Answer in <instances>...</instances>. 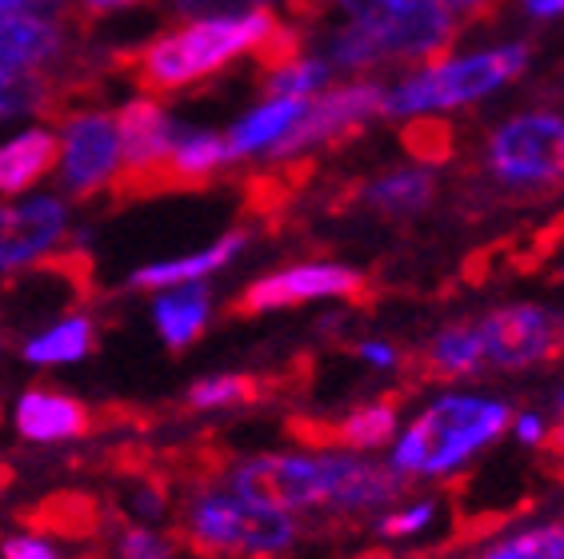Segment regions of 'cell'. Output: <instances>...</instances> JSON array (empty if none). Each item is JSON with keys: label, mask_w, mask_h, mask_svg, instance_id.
<instances>
[{"label": "cell", "mask_w": 564, "mask_h": 559, "mask_svg": "<svg viewBox=\"0 0 564 559\" xmlns=\"http://www.w3.org/2000/svg\"><path fill=\"white\" fill-rule=\"evenodd\" d=\"M532 65V44L524 36L445 53L429 65L409 68L380 92V117L384 120H445L460 108L497 97L500 88L517 85Z\"/></svg>", "instance_id": "cell-3"}, {"label": "cell", "mask_w": 564, "mask_h": 559, "mask_svg": "<svg viewBox=\"0 0 564 559\" xmlns=\"http://www.w3.org/2000/svg\"><path fill=\"white\" fill-rule=\"evenodd\" d=\"M556 412H561V419H564V387L556 392Z\"/></svg>", "instance_id": "cell-40"}, {"label": "cell", "mask_w": 564, "mask_h": 559, "mask_svg": "<svg viewBox=\"0 0 564 559\" xmlns=\"http://www.w3.org/2000/svg\"><path fill=\"white\" fill-rule=\"evenodd\" d=\"M509 399L489 396V392H441L409 419V428L397 431L389 468L409 484L448 480L480 452H489L509 431Z\"/></svg>", "instance_id": "cell-4"}, {"label": "cell", "mask_w": 564, "mask_h": 559, "mask_svg": "<svg viewBox=\"0 0 564 559\" xmlns=\"http://www.w3.org/2000/svg\"><path fill=\"white\" fill-rule=\"evenodd\" d=\"M509 431L524 448H544V436H549V424H544L541 412H521V416H512Z\"/></svg>", "instance_id": "cell-35"}, {"label": "cell", "mask_w": 564, "mask_h": 559, "mask_svg": "<svg viewBox=\"0 0 564 559\" xmlns=\"http://www.w3.org/2000/svg\"><path fill=\"white\" fill-rule=\"evenodd\" d=\"M65 193L73 200H93L100 188H109L112 173L120 164V140H117V117L85 108L65 120Z\"/></svg>", "instance_id": "cell-12"}, {"label": "cell", "mask_w": 564, "mask_h": 559, "mask_svg": "<svg viewBox=\"0 0 564 559\" xmlns=\"http://www.w3.org/2000/svg\"><path fill=\"white\" fill-rule=\"evenodd\" d=\"M561 272H564V268H561Z\"/></svg>", "instance_id": "cell-42"}, {"label": "cell", "mask_w": 564, "mask_h": 559, "mask_svg": "<svg viewBox=\"0 0 564 559\" xmlns=\"http://www.w3.org/2000/svg\"><path fill=\"white\" fill-rule=\"evenodd\" d=\"M489 372H529L564 355V313L536 300L500 304L477 320Z\"/></svg>", "instance_id": "cell-10"}, {"label": "cell", "mask_w": 564, "mask_h": 559, "mask_svg": "<svg viewBox=\"0 0 564 559\" xmlns=\"http://www.w3.org/2000/svg\"><path fill=\"white\" fill-rule=\"evenodd\" d=\"M93 348H97V324L88 316H68L65 324L48 328L44 336H33L24 344V360H33V364H73V360H85Z\"/></svg>", "instance_id": "cell-25"}, {"label": "cell", "mask_w": 564, "mask_h": 559, "mask_svg": "<svg viewBox=\"0 0 564 559\" xmlns=\"http://www.w3.org/2000/svg\"><path fill=\"white\" fill-rule=\"evenodd\" d=\"M65 205L56 196L29 205H0V272L24 268L65 237Z\"/></svg>", "instance_id": "cell-14"}, {"label": "cell", "mask_w": 564, "mask_h": 559, "mask_svg": "<svg viewBox=\"0 0 564 559\" xmlns=\"http://www.w3.org/2000/svg\"><path fill=\"white\" fill-rule=\"evenodd\" d=\"M441 180L429 164H401V168H384L369 176L365 184L352 188V205L369 208L384 220H409L436 205Z\"/></svg>", "instance_id": "cell-15"}, {"label": "cell", "mask_w": 564, "mask_h": 559, "mask_svg": "<svg viewBox=\"0 0 564 559\" xmlns=\"http://www.w3.org/2000/svg\"><path fill=\"white\" fill-rule=\"evenodd\" d=\"M56 164H61V140L53 132H21L17 140L0 144V196L29 193L33 184L56 173Z\"/></svg>", "instance_id": "cell-20"}, {"label": "cell", "mask_w": 564, "mask_h": 559, "mask_svg": "<svg viewBox=\"0 0 564 559\" xmlns=\"http://www.w3.org/2000/svg\"><path fill=\"white\" fill-rule=\"evenodd\" d=\"M173 539L196 559H281L301 539L296 516L205 484L188 495Z\"/></svg>", "instance_id": "cell-5"}, {"label": "cell", "mask_w": 564, "mask_h": 559, "mask_svg": "<svg viewBox=\"0 0 564 559\" xmlns=\"http://www.w3.org/2000/svg\"><path fill=\"white\" fill-rule=\"evenodd\" d=\"M232 161L228 140L217 132H176L173 149L144 168H117L109 180L112 208H129L173 193H205Z\"/></svg>", "instance_id": "cell-8"}, {"label": "cell", "mask_w": 564, "mask_h": 559, "mask_svg": "<svg viewBox=\"0 0 564 559\" xmlns=\"http://www.w3.org/2000/svg\"><path fill=\"white\" fill-rule=\"evenodd\" d=\"M269 380L249 376V372H225V376H208L185 392L188 412H220V408H249L269 396Z\"/></svg>", "instance_id": "cell-24"}, {"label": "cell", "mask_w": 564, "mask_h": 559, "mask_svg": "<svg viewBox=\"0 0 564 559\" xmlns=\"http://www.w3.org/2000/svg\"><path fill=\"white\" fill-rule=\"evenodd\" d=\"M117 117V140H120V164L117 168H144V164H156L164 152L173 149L176 124L169 120L156 100L137 97L129 105L112 112Z\"/></svg>", "instance_id": "cell-18"}, {"label": "cell", "mask_w": 564, "mask_h": 559, "mask_svg": "<svg viewBox=\"0 0 564 559\" xmlns=\"http://www.w3.org/2000/svg\"><path fill=\"white\" fill-rule=\"evenodd\" d=\"M404 144H409L413 156H421V164L433 168V161L448 156V124H441V120H409Z\"/></svg>", "instance_id": "cell-30"}, {"label": "cell", "mask_w": 564, "mask_h": 559, "mask_svg": "<svg viewBox=\"0 0 564 559\" xmlns=\"http://www.w3.org/2000/svg\"><path fill=\"white\" fill-rule=\"evenodd\" d=\"M380 92L384 85L372 76H357V80H337L325 92L308 97L301 120L284 132V140L269 152L272 164L284 161H308L321 149H337L357 132H365L372 117H380Z\"/></svg>", "instance_id": "cell-9"}, {"label": "cell", "mask_w": 564, "mask_h": 559, "mask_svg": "<svg viewBox=\"0 0 564 559\" xmlns=\"http://www.w3.org/2000/svg\"><path fill=\"white\" fill-rule=\"evenodd\" d=\"M304 105L301 97H269L264 105H257L249 117H240L228 132V149H232V161H249V156H261L272 152L284 140V132L301 120Z\"/></svg>", "instance_id": "cell-21"}, {"label": "cell", "mask_w": 564, "mask_h": 559, "mask_svg": "<svg viewBox=\"0 0 564 559\" xmlns=\"http://www.w3.org/2000/svg\"><path fill=\"white\" fill-rule=\"evenodd\" d=\"M340 12V24H352L377 44L384 68L429 65L453 53L460 24L436 0H325Z\"/></svg>", "instance_id": "cell-7"}, {"label": "cell", "mask_w": 564, "mask_h": 559, "mask_svg": "<svg viewBox=\"0 0 564 559\" xmlns=\"http://www.w3.org/2000/svg\"><path fill=\"white\" fill-rule=\"evenodd\" d=\"M436 4H441V9L460 24V21H489L505 0H436Z\"/></svg>", "instance_id": "cell-34"}, {"label": "cell", "mask_w": 564, "mask_h": 559, "mask_svg": "<svg viewBox=\"0 0 564 559\" xmlns=\"http://www.w3.org/2000/svg\"><path fill=\"white\" fill-rule=\"evenodd\" d=\"M225 487L276 512L369 516L401 504L409 480L357 452H264L225 468Z\"/></svg>", "instance_id": "cell-1"}, {"label": "cell", "mask_w": 564, "mask_h": 559, "mask_svg": "<svg viewBox=\"0 0 564 559\" xmlns=\"http://www.w3.org/2000/svg\"><path fill=\"white\" fill-rule=\"evenodd\" d=\"M436 519V500H416V504L392 507L384 516H377V536L384 539H413L429 531Z\"/></svg>", "instance_id": "cell-29"}, {"label": "cell", "mask_w": 564, "mask_h": 559, "mask_svg": "<svg viewBox=\"0 0 564 559\" xmlns=\"http://www.w3.org/2000/svg\"><path fill=\"white\" fill-rule=\"evenodd\" d=\"M308 300H369V280L348 264L333 260H313V264H289L269 276L252 280L228 300V316L252 320V316H269L281 308H296Z\"/></svg>", "instance_id": "cell-11"}, {"label": "cell", "mask_w": 564, "mask_h": 559, "mask_svg": "<svg viewBox=\"0 0 564 559\" xmlns=\"http://www.w3.org/2000/svg\"><path fill=\"white\" fill-rule=\"evenodd\" d=\"M169 551H173V539L156 536L149 527L129 524L120 531V548H117L120 559H164Z\"/></svg>", "instance_id": "cell-31"}, {"label": "cell", "mask_w": 564, "mask_h": 559, "mask_svg": "<svg viewBox=\"0 0 564 559\" xmlns=\"http://www.w3.org/2000/svg\"><path fill=\"white\" fill-rule=\"evenodd\" d=\"M24 0H0V17H9V12H21Z\"/></svg>", "instance_id": "cell-38"}, {"label": "cell", "mask_w": 564, "mask_h": 559, "mask_svg": "<svg viewBox=\"0 0 564 559\" xmlns=\"http://www.w3.org/2000/svg\"><path fill=\"white\" fill-rule=\"evenodd\" d=\"M21 527L41 539H97L105 531V504L88 492H53L17 512Z\"/></svg>", "instance_id": "cell-17"}, {"label": "cell", "mask_w": 564, "mask_h": 559, "mask_svg": "<svg viewBox=\"0 0 564 559\" xmlns=\"http://www.w3.org/2000/svg\"><path fill=\"white\" fill-rule=\"evenodd\" d=\"M544 452L564 463V419L556 424V428H549V436H544Z\"/></svg>", "instance_id": "cell-37"}, {"label": "cell", "mask_w": 564, "mask_h": 559, "mask_svg": "<svg viewBox=\"0 0 564 559\" xmlns=\"http://www.w3.org/2000/svg\"><path fill=\"white\" fill-rule=\"evenodd\" d=\"M416 364H421L424 380H473L489 372L477 324L473 320H453V324H445V328H436V332L424 340Z\"/></svg>", "instance_id": "cell-19"}, {"label": "cell", "mask_w": 564, "mask_h": 559, "mask_svg": "<svg viewBox=\"0 0 564 559\" xmlns=\"http://www.w3.org/2000/svg\"><path fill=\"white\" fill-rule=\"evenodd\" d=\"M276 4H293V0H173V12L185 24L193 21H228V17H245V12H272Z\"/></svg>", "instance_id": "cell-28"}, {"label": "cell", "mask_w": 564, "mask_h": 559, "mask_svg": "<svg viewBox=\"0 0 564 559\" xmlns=\"http://www.w3.org/2000/svg\"><path fill=\"white\" fill-rule=\"evenodd\" d=\"M521 9L532 21H556V17H564V0H521Z\"/></svg>", "instance_id": "cell-36"}, {"label": "cell", "mask_w": 564, "mask_h": 559, "mask_svg": "<svg viewBox=\"0 0 564 559\" xmlns=\"http://www.w3.org/2000/svg\"><path fill=\"white\" fill-rule=\"evenodd\" d=\"M249 244V232L237 228V232H225L217 244H208L205 252H193L185 260H169V264H149V268L132 272L129 276V288H181V284H196V280L213 276L228 264V260H237L240 248Z\"/></svg>", "instance_id": "cell-22"}, {"label": "cell", "mask_w": 564, "mask_h": 559, "mask_svg": "<svg viewBox=\"0 0 564 559\" xmlns=\"http://www.w3.org/2000/svg\"><path fill=\"white\" fill-rule=\"evenodd\" d=\"M137 4H149V0H76V17H80V33H88L97 21L112 17V12L137 9Z\"/></svg>", "instance_id": "cell-33"}, {"label": "cell", "mask_w": 564, "mask_h": 559, "mask_svg": "<svg viewBox=\"0 0 564 559\" xmlns=\"http://www.w3.org/2000/svg\"><path fill=\"white\" fill-rule=\"evenodd\" d=\"M328 85H337V76L316 53H301L293 61H284V65L269 68V73H261V92H269V97L308 100L316 92H325Z\"/></svg>", "instance_id": "cell-27"}, {"label": "cell", "mask_w": 564, "mask_h": 559, "mask_svg": "<svg viewBox=\"0 0 564 559\" xmlns=\"http://www.w3.org/2000/svg\"><path fill=\"white\" fill-rule=\"evenodd\" d=\"M401 431V396H380L340 419H289V436L308 452H377Z\"/></svg>", "instance_id": "cell-13"}, {"label": "cell", "mask_w": 564, "mask_h": 559, "mask_svg": "<svg viewBox=\"0 0 564 559\" xmlns=\"http://www.w3.org/2000/svg\"><path fill=\"white\" fill-rule=\"evenodd\" d=\"M480 173L505 196L541 200L564 188V108L532 105L485 132Z\"/></svg>", "instance_id": "cell-6"}, {"label": "cell", "mask_w": 564, "mask_h": 559, "mask_svg": "<svg viewBox=\"0 0 564 559\" xmlns=\"http://www.w3.org/2000/svg\"><path fill=\"white\" fill-rule=\"evenodd\" d=\"M97 424L100 412H93L76 396L56 392V387H29L17 399V431L33 443L80 440L88 431H97Z\"/></svg>", "instance_id": "cell-16"}, {"label": "cell", "mask_w": 564, "mask_h": 559, "mask_svg": "<svg viewBox=\"0 0 564 559\" xmlns=\"http://www.w3.org/2000/svg\"><path fill=\"white\" fill-rule=\"evenodd\" d=\"M276 12H245L228 21H193L181 33H164L141 48H120L109 56V68L132 80L149 100L173 97L193 85H205L225 73L232 61L252 56L276 33Z\"/></svg>", "instance_id": "cell-2"}, {"label": "cell", "mask_w": 564, "mask_h": 559, "mask_svg": "<svg viewBox=\"0 0 564 559\" xmlns=\"http://www.w3.org/2000/svg\"><path fill=\"white\" fill-rule=\"evenodd\" d=\"M9 484H12V472H9V468H0V492H4Z\"/></svg>", "instance_id": "cell-39"}, {"label": "cell", "mask_w": 564, "mask_h": 559, "mask_svg": "<svg viewBox=\"0 0 564 559\" xmlns=\"http://www.w3.org/2000/svg\"><path fill=\"white\" fill-rule=\"evenodd\" d=\"M473 559H564V519H544L492 539Z\"/></svg>", "instance_id": "cell-26"}, {"label": "cell", "mask_w": 564, "mask_h": 559, "mask_svg": "<svg viewBox=\"0 0 564 559\" xmlns=\"http://www.w3.org/2000/svg\"><path fill=\"white\" fill-rule=\"evenodd\" d=\"M352 355H360L365 364L380 368V372H397L404 364L401 348L389 344V340H360V344H352Z\"/></svg>", "instance_id": "cell-32"}, {"label": "cell", "mask_w": 564, "mask_h": 559, "mask_svg": "<svg viewBox=\"0 0 564 559\" xmlns=\"http://www.w3.org/2000/svg\"><path fill=\"white\" fill-rule=\"evenodd\" d=\"M208 308H213V296H208V288L200 280L196 284H181L169 296H161L152 316H156L164 344L173 348V352H185L193 340H200L208 328Z\"/></svg>", "instance_id": "cell-23"}, {"label": "cell", "mask_w": 564, "mask_h": 559, "mask_svg": "<svg viewBox=\"0 0 564 559\" xmlns=\"http://www.w3.org/2000/svg\"><path fill=\"white\" fill-rule=\"evenodd\" d=\"M372 559H389V556H384V551H377V556H372Z\"/></svg>", "instance_id": "cell-41"}]
</instances>
